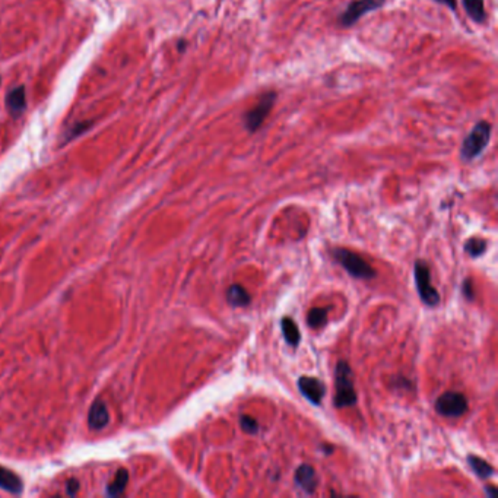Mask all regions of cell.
<instances>
[{
	"label": "cell",
	"instance_id": "1",
	"mask_svg": "<svg viewBox=\"0 0 498 498\" xmlns=\"http://www.w3.org/2000/svg\"><path fill=\"white\" fill-rule=\"evenodd\" d=\"M491 123L485 122V120H480L473 126L460 148V155L463 160L472 161L484 152L491 139Z\"/></svg>",
	"mask_w": 498,
	"mask_h": 498
},
{
	"label": "cell",
	"instance_id": "2",
	"mask_svg": "<svg viewBox=\"0 0 498 498\" xmlns=\"http://www.w3.org/2000/svg\"><path fill=\"white\" fill-rule=\"evenodd\" d=\"M335 382H336V394L333 398V403L336 408L352 406L357 403V393L352 383V371L347 361H339L335 370Z\"/></svg>",
	"mask_w": 498,
	"mask_h": 498
},
{
	"label": "cell",
	"instance_id": "3",
	"mask_svg": "<svg viewBox=\"0 0 498 498\" xmlns=\"http://www.w3.org/2000/svg\"><path fill=\"white\" fill-rule=\"evenodd\" d=\"M333 257L340 263L354 278L359 279H371L375 277V270L363 259L361 256L347 250V249H335Z\"/></svg>",
	"mask_w": 498,
	"mask_h": 498
},
{
	"label": "cell",
	"instance_id": "4",
	"mask_svg": "<svg viewBox=\"0 0 498 498\" xmlns=\"http://www.w3.org/2000/svg\"><path fill=\"white\" fill-rule=\"evenodd\" d=\"M414 273H415V284L420 298L422 300L424 304L434 307L440 303V294L437 293V289L433 286L431 282V272L430 266L427 265L424 261H417L414 266Z\"/></svg>",
	"mask_w": 498,
	"mask_h": 498
},
{
	"label": "cell",
	"instance_id": "5",
	"mask_svg": "<svg viewBox=\"0 0 498 498\" xmlns=\"http://www.w3.org/2000/svg\"><path fill=\"white\" fill-rule=\"evenodd\" d=\"M275 101H277V92L269 91V92L263 94L261 97V99L257 101V104L246 113L244 125L250 133L257 132V129H259L265 123V120L268 118V116L270 114V111L273 109Z\"/></svg>",
	"mask_w": 498,
	"mask_h": 498
},
{
	"label": "cell",
	"instance_id": "6",
	"mask_svg": "<svg viewBox=\"0 0 498 498\" xmlns=\"http://www.w3.org/2000/svg\"><path fill=\"white\" fill-rule=\"evenodd\" d=\"M436 410L443 417L459 418L466 414L468 399L460 392H445L436 401Z\"/></svg>",
	"mask_w": 498,
	"mask_h": 498
},
{
	"label": "cell",
	"instance_id": "7",
	"mask_svg": "<svg viewBox=\"0 0 498 498\" xmlns=\"http://www.w3.org/2000/svg\"><path fill=\"white\" fill-rule=\"evenodd\" d=\"M385 5V0H354L350 6L339 16L340 27L350 28L357 21H359L368 12L377 11Z\"/></svg>",
	"mask_w": 498,
	"mask_h": 498
},
{
	"label": "cell",
	"instance_id": "8",
	"mask_svg": "<svg viewBox=\"0 0 498 498\" xmlns=\"http://www.w3.org/2000/svg\"><path fill=\"white\" fill-rule=\"evenodd\" d=\"M298 389L301 392L303 396L310 401L313 405H320L321 399L324 396L326 392V386L316 379V377H300L298 379Z\"/></svg>",
	"mask_w": 498,
	"mask_h": 498
},
{
	"label": "cell",
	"instance_id": "9",
	"mask_svg": "<svg viewBox=\"0 0 498 498\" xmlns=\"http://www.w3.org/2000/svg\"><path fill=\"white\" fill-rule=\"evenodd\" d=\"M294 480H296V484L307 494H313L316 491V487L319 483L316 471L310 465H301L300 468H297Z\"/></svg>",
	"mask_w": 498,
	"mask_h": 498
},
{
	"label": "cell",
	"instance_id": "10",
	"mask_svg": "<svg viewBox=\"0 0 498 498\" xmlns=\"http://www.w3.org/2000/svg\"><path fill=\"white\" fill-rule=\"evenodd\" d=\"M109 409L107 405L102 401H95L90 409L88 414V425L92 430H102L109 424Z\"/></svg>",
	"mask_w": 498,
	"mask_h": 498
},
{
	"label": "cell",
	"instance_id": "11",
	"mask_svg": "<svg viewBox=\"0 0 498 498\" xmlns=\"http://www.w3.org/2000/svg\"><path fill=\"white\" fill-rule=\"evenodd\" d=\"M27 106V95H25V88L18 87L9 91L6 97V107L12 116H18L25 110Z\"/></svg>",
	"mask_w": 498,
	"mask_h": 498
},
{
	"label": "cell",
	"instance_id": "12",
	"mask_svg": "<svg viewBox=\"0 0 498 498\" xmlns=\"http://www.w3.org/2000/svg\"><path fill=\"white\" fill-rule=\"evenodd\" d=\"M0 488L12 494H20L22 491V480L16 473L0 466Z\"/></svg>",
	"mask_w": 498,
	"mask_h": 498
},
{
	"label": "cell",
	"instance_id": "13",
	"mask_svg": "<svg viewBox=\"0 0 498 498\" xmlns=\"http://www.w3.org/2000/svg\"><path fill=\"white\" fill-rule=\"evenodd\" d=\"M227 300L233 307H246L250 304L251 298L247 289L242 285L234 284L227 289Z\"/></svg>",
	"mask_w": 498,
	"mask_h": 498
},
{
	"label": "cell",
	"instance_id": "14",
	"mask_svg": "<svg viewBox=\"0 0 498 498\" xmlns=\"http://www.w3.org/2000/svg\"><path fill=\"white\" fill-rule=\"evenodd\" d=\"M463 8H465L469 18L476 24L485 22L487 12L484 6V0H463Z\"/></svg>",
	"mask_w": 498,
	"mask_h": 498
},
{
	"label": "cell",
	"instance_id": "15",
	"mask_svg": "<svg viewBox=\"0 0 498 498\" xmlns=\"http://www.w3.org/2000/svg\"><path fill=\"white\" fill-rule=\"evenodd\" d=\"M281 329H282L285 340L289 343V345L297 347L301 340V336H300V331L297 328L296 321L291 317H284L281 321Z\"/></svg>",
	"mask_w": 498,
	"mask_h": 498
},
{
	"label": "cell",
	"instance_id": "16",
	"mask_svg": "<svg viewBox=\"0 0 498 498\" xmlns=\"http://www.w3.org/2000/svg\"><path fill=\"white\" fill-rule=\"evenodd\" d=\"M468 463H469V466L472 468V471L479 478L487 479V478H491L494 475V468L490 465V463L487 460H484V459L475 456V455H469L468 456Z\"/></svg>",
	"mask_w": 498,
	"mask_h": 498
},
{
	"label": "cell",
	"instance_id": "17",
	"mask_svg": "<svg viewBox=\"0 0 498 498\" xmlns=\"http://www.w3.org/2000/svg\"><path fill=\"white\" fill-rule=\"evenodd\" d=\"M127 483H129V472H127L126 469L117 471L114 479L111 480L109 488H107V494H109L110 497H116V495H118V494H122V492L125 491Z\"/></svg>",
	"mask_w": 498,
	"mask_h": 498
},
{
	"label": "cell",
	"instance_id": "18",
	"mask_svg": "<svg viewBox=\"0 0 498 498\" xmlns=\"http://www.w3.org/2000/svg\"><path fill=\"white\" fill-rule=\"evenodd\" d=\"M328 316H329V308H312L310 312L307 314V324L310 326L312 329H320L328 321Z\"/></svg>",
	"mask_w": 498,
	"mask_h": 498
},
{
	"label": "cell",
	"instance_id": "19",
	"mask_svg": "<svg viewBox=\"0 0 498 498\" xmlns=\"http://www.w3.org/2000/svg\"><path fill=\"white\" fill-rule=\"evenodd\" d=\"M485 249H487V242L483 238H469L466 242V244H465L466 253L469 256H472V257L483 256Z\"/></svg>",
	"mask_w": 498,
	"mask_h": 498
},
{
	"label": "cell",
	"instance_id": "20",
	"mask_svg": "<svg viewBox=\"0 0 498 498\" xmlns=\"http://www.w3.org/2000/svg\"><path fill=\"white\" fill-rule=\"evenodd\" d=\"M240 427H242V430L247 434H256L259 431V422L249 415H243L240 418Z\"/></svg>",
	"mask_w": 498,
	"mask_h": 498
},
{
	"label": "cell",
	"instance_id": "21",
	"mask_svg": "<svg viewBox=\"0 0 498 498\" xmlns=\"http://www.w3.org/2000/svg\"><path fill=\"white\" fill-rule=\"evenodd\" d=\"M462 291H463V294H465V297H466L469 301H472V300H473V291H472V284H471V279H466L465 282H463V288H462Z\"/></svg>",
	"mask_w": 498,
	"mask_h": 498
},
{
	"label": "cell",
	"instance_id": "22",
	"mask_svg": "<svg viewBox=\"0 0 498 498\" xmlns=\"http://www.w3.org/2000/svg\"><path fill=\"white\" fill-rule=\"evenodd\" d=\"M67 494L69 495H75L78 491H79V483L76 479H71V480H67Z\"/></svg>",
	"mask_w": 498,
	"mask_h": 498
},
{
	"label": "cell",
	"instance_id": "23",
	"mask_svg": "<svg viewBox=\"0 0 498 498\" xmlns=\"http://www.w3.org/2000/svg\"><path fill=\"white\" fill-rule=\"evenodd\" d=\"M434 2L440 4V5H444V6H448L449 9L452 11H456L457 9V0H434Z\"/></svg>",
	"mask_w": 498,
	"mask_h": 498
},
{
	"label": "cell",
	"instance_id": "24",
	"mask_svg": "<svg viewBox=\"0 0 498 498\" xmlns=\"http://www.w3.org/2000/svg\"><path fill=\"white\" fill-rule=\"evenodd\" d=\"M485 492L490 495V497H494L497 494V490L494 487H487L485 488Z\"/></svg>",
	"mask_w": 498,
	"mask_h": 498
}]
</instances>
